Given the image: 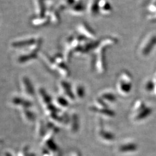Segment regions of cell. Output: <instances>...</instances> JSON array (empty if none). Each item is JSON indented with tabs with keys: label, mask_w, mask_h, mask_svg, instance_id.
Returning <instances> with one entry per match:
<instances>
[{
	"label": "cell",
	"mask_w": 156,
	"mask_h": 156,
	"mask_svg": "<svg viewBox=\"0 0 156 156\" xmlns=\"http://www.w3.org/2000/svg\"><path fill=\"white\" fill-rule=\"evenodd\" d=\"M127 73H123L120 76V81L119 83V89L123 93H128L131 89L130 82H128Z\"/></svg>",
	"instance_id": "6da1fadb"
},
{
	"label": "cell",
	"mask_w": 156,
	"mask_h": 156,
	"mask_svg": "<svg viewBox=\"0 0 156 156\" xmlns=\"http://www.w3.org/2000/svg\"><path fill=\"white\" fill-rule=\"evenodd\" d=\"M89 11L92 16H96L100 12L98 6V0H92L90 2L89 5Z\"/></svg>",
	"instance_id": "277c9868"
},
{
	"label": "cell",
	"mask_w": 156,
	"mask_h": 156,
	"mask_svg": "<svg viewBox=\"0 0 156 156\" xmlns=\"http://www.w3.org/2000/svg\"><path fill=\"white\" fill-rule=\"evenodd\" d=\"M98 6L100 12L103 14L108 15L112 11L110 3L106 0H98Z\"/></svg>",
	"instance_id": "3957f363"
},
{
	"label": "cell",
	"mask_w": 156,
	"mask_h": 156,
	"mask_svg": "<svg viewBox=\"0 0 156 156\" xmlns=\"http://www.w3.org/2000/svg\"><path fill=\"white\" fill-rule=\"evenodd\" d=\"M78 31L80 34H82L83 36L89 39H94L95 37L94 33L92 30H90L89 27L86 26L85 24H80V25L78 26Z\"/></svg>",
	"instance_id": "7a4b0ae2"
},
{
	"label": "cell",
	"mask_w": 156,
	"mask_h": 156,
	"mask_svg": "<svg viewBox=\"0 0 156 156\" xmlns=\"http://www.w3.org/2000/svg\"><path fill=\"white\" fill-rule=\"evenodd\" d=\"M84 7L83 5L82 4H78L77 5L75 6L74 7H73L72 8L73 12V13L76 12V14L82 13L84 11Z\"/></svg>",
	"instance_id": "5b68a950"
}]
</instances>
